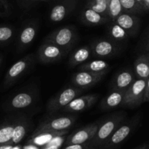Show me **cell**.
Segmentation results:
<instances>
[{
  "label": "cell",
  "instance_id": "1",
  "mask_svg": "<svg viewBox=\"0 0 149 149\" xmlns=\"http://www.w3.org/2000/svg\"><path fill=\"white\" fill-rule=\"evenodd\" d=\"M126 114L124 112H117L101 121L95 134L89 143L91 149H101L113 131L124 122Z\"/></svg>",
  "mask_w": 149,
  "mask_h": 149
},
{
  "label": "cell",
  "instance_id": "2",
  "mask_svg": "<svg viewBox=\"0 0 149 149\" xmlns=\"http://www.w3.org/2000/svg\"><path fill=\"white\" fill-rule=\"evenodd\" d=\"M77 37L75 26H65L51 32L45 37V42L54 44L68 53L77 41Z\"/></svg>",
  "mask_w": 149,
  "mask_h": 149
},
{
  "label": "cell",
  "instance_id": "3",
  "mask_svg": "<svg viewBox=\"0 0 149 149\" xmlns=\"http://www.w3.org/2000/svg\"><path fill=\"white\" fill-rule=\"evenodd\" d=\"M34 63V55L32 53L16 61L10 67L4 77V85L10 87L16 83L20 77L24 75Z\"/></svg>",
  "mask_w": 149,
  "mask_h": 149
},
{
  "label": "cell",
  "instance_id": "4",
  "mask_svg": "<svg viewBox=\"0 0 149 149\" xmlns=\"http://www.w3.org/2000/svg\"><path fill=\"white\" fill-rule=\"evenodd\" d=\"M146 80L136 79L124 94L121 106L126 108H135L143 102L145 95Z\"/></svg>",
  "mask_w": 149,
  "mask_h": 149
},
{
  "label": "cell",
  "instance_id": "5",
  "mask_svg": "<svg viewBox=\"0 0 149 149\" xmlns=\"http://www.w3.org/2000/svg\"><path fill=\"white\" fill-rule=\"evenodd\" d=\"M82 91L83 89H79L76 86L65 88L49 99L47 105V110L49 112H55L61 110L73 99L79 96Z\"/></svg>",
  "mask_w": 149,
  "mask_h": 149
},
{
  "label": "cell",
  "instance_id": "6",
  "mask_svg": "<svg viewBox=\"0 0 149 149\" xmlns=\"http://www.w3.org/2000/svg\"><path fill=\"white\" fill-rule=\"evenodd\" d=\"M109 70L101 72L78 71L71 77V82L74 86L81 89H88L101 81Z\"/></svg>",
  "mask_w": 149,
  "mask_h": 149
},
{
  "label": "cell",
  "instance_id": "7",
  "mask_svg": "<svg viewBox=\"0 0 149 149\" xmlns=\"http://www.w3.org/2000/svg\"><path fill=\"white\" fill-rule=\"evenodd\" d=\"M66 53V51L57 45L45 42L38 49L36 57L42 64H50L61 60Z\"/></svg>",
  "mask_w": 149,
  "mask_h": 149
},
{
  "label": "cell",
  "instance_id": "8",
  "mask_svg": "<svg viewBox=\"0 0 149 149\" xmlns=\"http://www.w3.org/2000/svg\"><path fill=\"white\" fill-rule=\"evenodd\" d=\"M100 123L101 121H98L97 122L89 124L77 129L67 137L65 145H68L89 143L95 134Z\"/></svg>",
  "mask_w": 149,
  "mask_h": 149
},
{
  "label": "cell",
  "instance_id": "9",
  "mask_svg": "<svg viewBox=\"0 0 149 149\" xmlns=\"http://www.w3.org/2000/svg\"><path fill=\"white\" fill-rule=\"evenodd\" d=\"M92 53L97 58H109L119 51V44L109 39H98L90 45Z\"/></svg>",
  "mask_w": 149,
  "mask_h": 149
},
{
  "label": "cell",
  "instance_id": "10",
  "mask_svg": "<svg viewBox=\"0 0 149 149\" xmlns=\"http://www.w3.org/2000/svg\"><path fill=\"white\" fill-rule=\"evenodd\" d=\"M135 127L133 122H129L127 124L122 123L113 134L110 136L106 142L101 149H115L120 144H122L132 133Z\"/></svg>",
  "mask_w": 149,
  "mask_h": 149
},
{
  "label": "cell",
  "instance_id": "11",
  "mask_svg": "<svg viewBox=\"0 0 149 149\" xmlns=\"http://www.w3.org/2000/svg\"><path fill=\"white\" fill-rule=\"evenodd\" d=\"M77 120V116L56 117L43 121L36 129V130H52V131H64L71 128Z\"/></svg>",
  "mask_w": 149,
  "mask_h": 149
},
{
  "label": "cell",
  "instance_id": "12",
  "mask_svg": "<svg viewBox=\"0 0 149 149\" xmlns=\"http://www.w3.org/2000/svg\"><path fill=\"white\" fill-rule=\"evenodd\" d=\"M99 97L97 94L79 96L61 110L65 112H79L91 108L96 103Z\"/></svg>",
  "mask_w": 149,
  "mask_h": 149
},
{
  "label": "cell",
  "instance_id": "13",
  "mask_svg": "<svg viewBox=\"0 0 149 149\" xmlns=\"http://www.w3.org/2000/svg\"><path fill=\"white\" fill-rule=\"evenodd\" d=\"M78 0H62L52 7L49 13V20L54 23L63 20L75 9Z\"/></svg>",
  "mask_w": 149,
  "mask_h": 149
},
{
  "label": "cell",
  "instance_id": "14",
  "mask_svg": "<svg viewBox=\"0 0 149 149\" xmlns=\"http://www.w3.org/2000/svg\"><path fill=\"white\" fill-rule=\"evenodd\" d=\"M113 22L125 29L130 37L136 35L141 24L140 18L136 15L127 13H122L119 15Z\"/></svg>",
  "mask_w": 149,
  "mask_h": 149
},
{
  "label": "cell",
  "instance_id": "15",
  "mask_svg": "<svg viewBox=\"0 0 149 149\" xmlns=\"http://www.w3.org/2000/svg\"><path fill=\"white\" fill-rule=\"evenodd\" d=\"M68 133V130L52 131V130H35L29 143L36 146H45L56 137H61Z\"/></svg>",
  "mask_w": 149,
  "mask_h": 149
},
{
  "label": "cell",
  "instance_id": "16",
  "mask_svg": "<svg viewBox=\"0 0 149 149\" xmlns=\"http://www.w3.org/2000/svg\"><path fill=\"white\" fill-rule=\"evenodd\" d=\"M37 31V25L34 22H31L23 26L18 36L17 49L19 51H24L31 45L34 41Z\"/></svg>",
  "mask_w": 149,
  "mask_h": 149
},
{
  "label": "cell",
  "instance_id": "17",
  "mask_svg": "<svg viewBox=\"0 0 149 149\" xmlns=\"http://www.w3.org/2000/svg\"><path fill=\"white\" fill-rule=\"evenodd\" d=\"M35 99L34 93L30 91H22L17 93L9 101L7 108L10 110L24 109L31 106Z\"/></svg>",
  "mask_w": 149,
  "mask_h": 149
},
{
  "label": "cell",
  "instance_id": "18",
  "mask_svg": "<svg viewBox=\"0 0 149 149\" xmlns=\"http://www.w3.org/2000/svg\"><path fill=\"white\" fill-rule=\"evenodd\" d=\"M136 80L135 73L130 70H122L119 71L112 81V90L126 91L130 85Z\"/></svg>",
  "mask_w": 149,
  "mask_h": 149
},
{
  "label": "cell",
  "instance_id": "19",
  "mask_svg": "<svg viewBox=\"0 0 149 149\" xmlns=\"http://www.w3.org/2000/svg\"><path fill=\"white\" fill-rule=\"evenodd\" d=\"M125 92L123 91L112 90L106 97L102 99L100 108L102 111H109L116 109L122 105Z\"/></svg>",
  "mask_w": 149,
  "mask_h": 149
},
{
  "label": "cell",
  "instance_id": "20",
  "mask_svg": "<svg viewBox=\"0 0 149 149\" xmlns=\"http://www.w3.org/2000/svg\"><path fill=\"white\" fill-rule=\"evenodd\" d=\"M81 20L89 26H98L110 23L109 18L94 11L92 9L84 7L81 14Z\"/></svg>",
  "mask_w": 149,
  "mask_h": 149
},
{
  "label": "cell",
  "instance_id": "21",
  "mask_svg": "<svg viewBox=\"0 0 149 149\" xmlns=\"http://www.w3.org/2000/svg\"><path fill=\"white\" fill-rule=\"evenodd\" d=\"M93 55L90 46L84 45L77 48L73 52L68 60V65L70 67H75L86 62Z\"/></svg>",
  "mask_w": 149,
  "mask_h": 149
},
{
  "label": "cell",
  "instance_id": "22",
  "mask_svg": "<svg viewBox=\"0 0 149 149\" xmlns=\"http://www.w3.org/2000/svg\"><path fill=\"white\" fill-rule=\"evenodd\" d=\"M30 128V121L26 118H20L15 122L11 145H17L22 141Z\"/></svg>",
  "mask_w": 149,
  "mask_h": 149
},
{
  "label": "cell",
  "instance_id": "23",
  "mask_svg": "<svg viewBox=\"0 0 149 149\" xmlns=\"http://www.w3.org/2000/svg\"><path fill=\"white\" fill-rule=\"evenodd\" d=\"M134 73L136 79L147 80L149 77V58L147 53L138 56L134 62Z\"/></svg>",
  "mask_w": 149,
  "mask_h": 149
},
{
  "label": "cell",
  "instance_id": "24",
  "mask_svg": "<svg viewBox=\"0 0 149 149\" xmlns=\"http://www.w3.org/2000/svg\"><path fill=\"white\" fill-rule=\"evenodd\" d=\"M107 32L110 39L117 44L126 42L130 37L126 31L115 22H110V24L108 26Z\"/></svg>",
  "mask_w": 149,
  "mask_h": 149
},
{
  "label": "cell",
  "instance_id": "25",
  "mask_svg": "<svg viewBox=\"0 0 149 149\" xmlns=\"http://www.w3.org/2000/svg\"><path fill=\"white\" fill-rule=\"evenodd\" d=\"M109 65L106 61L101 59L93 60L83 63L78 67V71L101 72L109 70Z\"/></svg>",
  "mask_w": 149,
  "mask_h": 149
},
{
  "label": "cell",
  "instance_id": "26",
  "mask_svg": "<svg viewBox=\"0 0 149 149\" xmlns=\"http://www.w3.org/2000/svg\"><path fill=\"white\" fill-rule=\"evenodd\" d=\"M123 13L119 0H107V16L110 22H113Z\"/></svg>",
  "mask_w": 149,
  "mask_h": 149
},
{
  "label": "cell",
  "instance_id": "27",
  "mask_svg": "<svg viewBox=\"0 0 149 149\" xmlns=\"http://www.w3.org/2000/svg\"><path fill=\"white\" fill-rule=\"evenodd\" d=\"M14 127L15 123L0 127V146L10 144L13 137Z\"/></svg>",
  "mask_w": 149,
  "mask_h": 149
},
{
  "label": "cell",
  "instance_id": "28",
  "mask_svg": "<svg viewBox=\"0 0 149 149\" xmlns=\"http://www.w3.org/2000/svg\"><path fill=\"white\" fill-rule=\"evenodd\" d=\"M119 1L123 10V13L136 15L144 12L142 7L135 0H119Z\"/></svg>",
  "mask_w": 149,
  "mask_h": 149
},
{
  "label": "cell",
  "instance_id": "29",
  "mask_svg": "<svg viewBox=\"0 0 149 149\" xmlns=\"http://www.w3.org/2000/svg\"><path fill=\"white\" fill-rule=\"evenodd\" d=\"M85 7L108 17L107 0H87Z\"/></svg>",
  "mask_w": 149,
  "mask_h": 149
},
{
  "label": "cell",
  "instance_id": "30",
  "mask_svg": "<svg viewBox=\"0 0 149 149\" xmlns=\"http://www.w3.org/2000/svg\"><path fill=\"white\" fill-rule=\"evenodd\" d=\"M15 35V29L10 26H0V44L10 42Z\"/></svg>",
  "mask_w": 149,
  "mask_h": 149
},
{
  "label": "cell",
  "instance_id": "31",
  "mask_svg": "<svg viewBox=\"0 0 149 149\" xmlns=\"http://www.w3.org/2000/svg\"><path fill=\"white\" fill-rule=\"evenodd\" d=\"M10 14V8L6 0H0V16L7 17Z\"/></svg>",
  "mask_w": 149,
  "mask_h": 149
},
{
  "label": "cell",
  "instance_id": "32",
  "mask_svg": "<svg viewBox=\"0 0 149 149\" xmlns=\"http://www.w3.org/2000/svg\"><path fill=\"white\" fill-rule=\"evenodd\" d=\"M63 149H91L90 147L89 143H84V144H74L65 145Z\"/></svg>",
  "mask_w": 149,
  "mask_h": 149
},
{
  "label": "cell",
  "instance_id": "33",
  "mask_svg": "<svg viewBox=\"0 0 149 149\" xmlns=\"http://www.w3.org/2000/svg\"><path fill=\"white\" fill-rule=\"evenodd\" d=\"M149 102V77L146 80V87L145 95H144L143 102Z\"/></svg>",
  "mask_w": 149,
  "mask_h": 149
},
{
  "label": "cell",
  "instance_id": "34",
  "mask_svg": "<svg viewBox=\"0 0 149 149\" xmlns=\"http://www.w3.org/2000/svg\"><path fill=\"white\" fill-rule=\"evenodd\" d=\"M149 10V0H144L143 1V11Z\"/></svg>",
  "mask_w": 149,
  "mask_h": 149
},
{
  "label": "cell",
  "instance_id": "35",
  "mask_svg": "<svg viewBox=\"0 0 149 149\" xmlns=\"http://www.w3.org/2000/svg\"><path fill=\"white\" fill-rule=\"evenodd\" d=\"M145 48H146V51H147V53H149V34L146 38V40Z\"/></svg>",
  "mask_w": 149,
  "mask_h": 149
},
{
  "label": "cell",
  "instance_id": "36",
  "mask_svg": "<svg viewBox=\"0 0 149 149\" xmlns=\"http://www.w3.org/2000/svg\"><path fill=\"white\" fill-rule=\"evenodd\" d=\"M13 148V145L11 144L4 145L0 146V149H12Z\"/></svg>",
  "mask_w": 149,
  "mask_h": 149
},
{
  "label": "cell",
  "instance_id": "37",
  "mask_svg": "<svg viewBox=\"0 0 149 149\" xmlns=\"http://www.w3.org/2000/svg\"><path fill=\"white\" fill-rule=\"evenodd\" d=\"M136 149H149V145L148 144H143Z\"/></svg>",
  "mask_w": 149,
  "mask_h": 149
},
{
  "label": "cell",
  "instance_id": "38",
  "mask_svg": "<svg viewBox=\"0 0 149 149\" xmlns=\"http://www.w3.org/2000/svg\"><path fill=\"white\" fill-rule=\"evenodd\" d=\"M135 1H136L138 3V4H139V5L141 6V7H142L143 10V1H144V0H135Z\"/></svg>",
  "mask_w": 149,
  "mask_h": 149
},
{
  "label": "cell",
  "instance_id": "39",
  "mask_svg": "<svg viewBox=\"0 0 149 149\" xmlns=\"http://www.w3.org/2000/svg\"><path fill=\"white\" fill-rule=\"evenodd\" d=\"M43 149H58V148L55 147H52V146H45Z\"/></svg>",
  "mask_w": 149,
  "mask_h": 149
},
{
  "label": "cell",
  "instance_id": "40",
  "mask_svg": "<svg viewBox=\"0 0 149 149\" xmlns=\"http://www.w3.org/2000/svg\"><path fill=\"white\" fill-rule=\"evenodd\" d=\"M26 1H30L33 2V1H47V0H26Z\"/></svg>",
  "mask_w": 149,
  "mask_h": 149
},
{
  "label": "cell",
  "instance_id": "41",
  "mask_svg": "<svg viewBox=\"0 0 149 149\" xmlns=\"http://www.w3.org/2000/svg\"><path fill=\"white\" fill-rule=\"evenodd\" d=\"M147 53V55H148V58H149V53Z\"/></svg>",
  "mask_w": 149,
  "mask_h": 149
},
{
  "label": "cell",
  "instance_id": "42",
  "mask_svg": "<svg viewBox=\"0 0 149 149\" xmlns=\"http://www.w3.org/2000/svg\"><path fill=\"white\" fill-rule=\"evenodd\" d=\"M0 64H1V57H0Z\"/></svg>",
  "mask_w": 149,
  "mask_h": 149
}]
</instances>
